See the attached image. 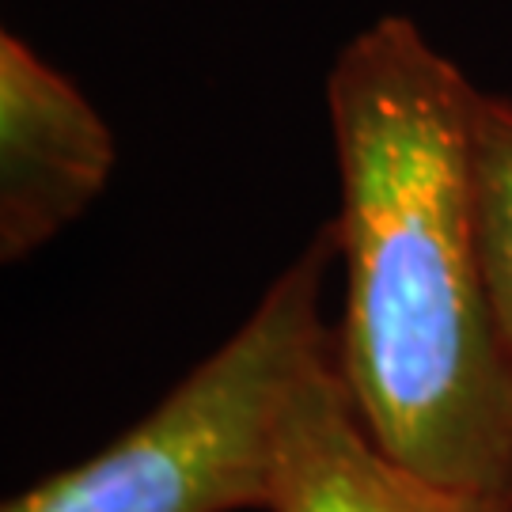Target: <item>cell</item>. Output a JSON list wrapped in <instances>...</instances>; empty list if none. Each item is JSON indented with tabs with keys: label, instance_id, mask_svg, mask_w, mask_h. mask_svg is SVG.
I'll use <instances>...</instances> for the list:
<instances>
[{
	"label": "cell",
	"instance_id": "cell-1",
	"mask_svg": "<svg viewBox=\"0 0 512 512\" xmlns=\"http://www.w3.org/2000/svg\"><path fill=\"white\" fill-rule=\"evenodd\" d=\"M475 92L406 16L368 23L334 61L346 266L334 361L391 463L512 505V346L478 247Z\"/></svg>",
	"mask_w": 512,
	"mask_h": 512
},
{
	"label": "cell",
	"instance_id": "cell-2",
	"mask_svg": "<svg viewBox=\"0 0 512 512\" xmlns=\"http://www.w3.org/2000/svg\"><path fill=\"white\" fill-rule=\"evenodd\" d=\"M334 258L330 220L243 327L148 418L0 512H270L289 406L334 353L319 308Z\"/></svg>",
	"mask_w": 512,
	"mask_h": 512
},
{
	"label": "cell",
	"instance_id": "cell-3",
	"mask_svg": "<svg viewBox=\"0 0 512 512\" xmlns=\"http://www.w3.org/2000/svg\"><path fill=\"white\" fill-rule=\"evenodd\" d=\"M114 137L95 107L16 35H0V258L19 262L99 198Z\"/></svg>",
	"mask_w": 512,
	"mask_h": 512
},
{
	"label": "cell",
	"instance_id": "cell-4",
	"mask_svg": "<svg viewBox=\"0 0 512 512\" xmlns=\"http://www.w3.org/2000/svg\"><path fill=\"white\" fill-rule=\"evenodd\" d=\"M270 512H512V505L459 494L391 463L365 433L330 353L289 406Z\"/></svg>",
	"mask_w": 512,
	"mask_h": 512
},
{
	"label": "cell",
	"instance_id": "cell-5",
	"mask_svg": "<svg viewBox=\"0 0 512 512\" xmlns=\"http://www.w3.org/2000/svg\"><path fill=\"white\" fill-rule=\"evenodd\" d=\"M471 186L482 270L512 346V103L501 95L475 92L471 103Z\"/></svg>",
	"mask_w": 512,
	"mask_h": 512
}]
</instances>
